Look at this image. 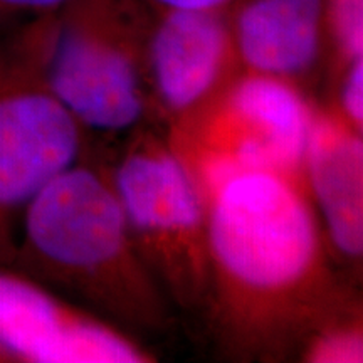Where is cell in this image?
<instances>
[{
    "label": "cell",
    "instance_id": "1",
    "mask_svg": "<svg viewBox=\"0 0 363 363\" xmlns=\"http://www.w3.org/2000/svg\"><path fill=\"white\" fill-rule=\"evenodd\" d=\"M207 216V306L233 357L276 358L357 310L333 264L305 175L269 165H189Z\"/></svg>",
    "mask_w": 363,
    "mask_h": 363
},
{
    "label": "cell",
    "instance_id": "2",
    "mask_svg": "<svg viewBox=\"0 0 363 363\" xmlns=\"http://www.w3.org/2000/svg\"><path fill=\"white\" fill-rule=\"evenodd\" d=\"M7 269L69 291L123 330L169 323V298L136 251L110 170L83 157L26 203Z\"/></svg>",
    "mask_w": 363,
    "mask_h": 363
},
{
    "label": "cell",
    "instance_id": "3",
    "mask_svg": "<svg viewBox=\"0 0 363 363\" xmlns=\"http://www.w3.org/2000/svg\"><path fill=\"white\" fill-rule=\"evenodd\" d=\"M150 13L140 0H69L19 22L54 94L84 130L115 133L143 120Z\"/></svg>",
    "mask_w": 363,
    "mask_h": 363
},
{
    "label": "cell",
    "instance_id": "4",
    "mask_svg": "<svg viewBox=\"0 0 363 363\" xmlns=\"http://www.w3.org/2000/svg\"><path fill=\"white\" fill-rule=\"evenodd\" d=\"M136 251L167 298L207 305L211 266L202 190L170 142L131 136L110 170Z\"/></svg>",
    "mask_w": 363,
    "mask_h": 363
},
{
    "label": "cell",
    "instance_id": "5",
    "mask_svg": "<svg viewBox=\"0 0 363 363\" xmlns=\"http://www.w3.org/2000/svg\"><path fill=\"white\" fill-rule=\"evenodd\" d=\"M84 128L59 101L19 24L0 26V266L26 203L83 157Z\"/></svg>",
    "mask_w": 363,
    "mask_h": 363
},
{
    "label": "cell",
    "instance_id": "6",
    "mask_svg": "<svg viewBox=\"0 0 363 363\" xmlns=\"http://www.w3.org/2000/svg\"><path fill=\"white\" fill-rule=\"evenodd\" d=\"M315 113L298 84L239 71L201 110L172 125L169 142L189 165L219 160L303 174Z\"/></svg>",
    "mask_w": 363,
    "mask_h": 363
},
{
    "label": "cell",
    "instance_id": "7",
    "mask_svg": "<svg viewBox=\"0 0 363 363\" xmlns=\"http://www.w3.org/2000/svg\"><path fill=\"white\" fill-rule=\"evenodd\" d=\"M0 350L9 362L155 360L126 330L54 298L39 283L9 269L0 272Z\"/></svg>",
    "mask_w": 363,
    "mask_h": 363
},
{
    "label": "cell",
    "instance_id": "8",
    "mask_svg": "<svg viewBox=\"0 0 363 363\" xmlns=\"http://www.w3.org/2000/svg\"><path fill=\"white\" fill-rule=\"evenodd\" d=\"M145 61L150 103L179 123L240 71L227 11H152Z\"/></svg>",
    "mask_w": 363,
    "mask_h": 363
},
{
    "label": "cell",
    "instance_id": "9",
    "mask_svg": "<svg viewBox=\"0 0 363 363\" xmlns=\"http://www.w3.org/2000/svg\"><path fill=\"white\" fill-rule=\"evenodd\" d=\"M227 16L240 71L301 88L330 61L326 0H235Z\"/></svg>",
    "mask_w": 363,
    "mask_h": 363
},
{
    "label": "cell",
    "instance_id": "10",
    "mask_svg": "<svg viewBox=\"0 0 363 363\" xmlns=\"http://www.w3.org/2000/svg\"><path fill=\"white\" fill-rule=\"evenodd\" d=\"M313 207L331 252L357 264L363 254V142L330 106L316 110L303 162Z\"/></svg>",
    "mask_w": 363,
    "mask_h": 363
},
{
    "label": "cell",
    "instance_id": "11",
    "mask_svg": "<svg viewBox=\"0 0 363 363\" xmlns=\"http://www.w3.org/2000/svg\"><path fill=\"white\" fill-rule=\"evenodd\" d=\"M301 360L310 363L363 362V331L360 311L345 313L313 331L301 347Z\"/></svg>",
    "mask_w": 363,
    "mask_h": 363
},
{
    "label": "cell",
    "instance_id": "12",
    "mask_svg": "<svg viewBox=\"0 0 363 363\" xmlns=\"http://www.w3.org/2000/svg\"><path fill=\"white\" fill-rule=\"evenodd\" d=\"M333 76L363 57V0H326Z\"/></svg>",
    "mask_w": 363,
    "mask_h": 363
},
{
    "label": "cell",
    "instance_id": "13",
    "mask_svg": "<svg viewBox=\"0 0 363 363\" xmlns=\"http://www.w3.org/2000/svg\"><path fill=\"white\" fill-rule=\"evenodd\" d=\"M337 88V111L353 128L363 131V57L345 66L335 74Z\"/></svg>",
    "mask_w": 363,
    "mask_h": 363
},
{
    "label": "cell",
    "instance_id": "14",
    "mask_svg": "<svg viewBox=\"0 0 363 363\" xmlns=\"http://www.w3.org/2000/svg\"><path fill=\"white\" fill-rule=\"evenodd\" d=\"M69 0H0V26L19 24V22L44 16Z\"/></svg>",
    "mask_w": 363,
    "mask_h": 363
},
{
    "label": "cell",
    "instance_id": "15",
    "mask_svg": "<svg viewBox=\"0 0 363 363\" xmlns=\"http://www.w3.org/2000/svg\"><path fill=\"white\" fill-rule=\"evenodd\" d=\"M150 11H229L235 0H140Z\"/></svg>",
    "mask_w": 363,
    "mask_h": 363
},
{
    "label": "cell",
    "instance_id": "16",
    "mask_svg": "<svg viewBox=\"0 0 363 363\" xmlns=\"http://www.w3.org/2000/svg\"><path fill=\"white\" fill-rule=\"evenodd\" d=\"M0 362H9L7 357H6V353H4L2 350H0Z\"/></svg>",
    "mask_w": 363,
    "mask_h": 363
}]
</instances>
